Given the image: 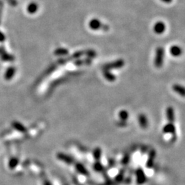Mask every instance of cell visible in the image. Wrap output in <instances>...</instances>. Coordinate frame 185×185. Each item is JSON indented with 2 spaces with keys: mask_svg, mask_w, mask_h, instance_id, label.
Instances as JSON below:
<instances>
[{
  "mask_svg": "<svg viewBox=\"0 0 185 185\" xmlns=\"http://www.w3.org/2000/svg\"><path fill=\"white\" fill-rule=\"evenodd\" d=\"M124 64H125V62H124L123 60L119 59L115 60L114 62H111L104 65L102 69H103V70H109V71L110 69H120L123 67Z\"/></svg>",
  "mask_w": 185,
  "mask_h": 185,
  "instance_id": "3",
  "label": "cell"
},
{
  "mask_svg": "<svg viewBox=\"0 0 185 185\" xmlns=\"http://www.w3.org/2000/svg\"><path fill=\"white\" fill-rule=\"evenodd\" d=\"M156 156V151L154 150H151L150 151V154H149V158L147 161V163H146V166L150 168L153 166L154 165V158H155Z\"/></svg>",
  "mask_w": 185,
  "mask_h": 185,
  "instance_id": "13",
  "label": "cell"
},
{
  "mask_svg": "<svg viewBox=\"0 0 185 185\" xmlns=\"http://www.w3.org/2000/svg\"><path fill=\"white\" fill-rule=\"evenodd\" d=\"M166 30V25L162 21L156 22L154 26V31L157 34H162Z\"/></svg>",
  "mask_w": 185,
  "mask_h": 185,
  "instance_id": "4",
  "label": "cell"
},
{
  "mask_svg": "<svg viewBox=\"0 0 185 185\" xmlns=\"http://www.w3.org/2000/svg\"><path fill=\"white\" fill-rule=\"evenodd\" d=\"M161 1L164 3H166V4H170V3L172 2L173 0H161Z\"/></svg>",
  "mask_w": 185,
  "mask_h": 185,
  "instance_id": "24",
  "label": "cell"
},
{
  "mask_svg": "<svg viewBox=\"0 0 185 185\" xmlns=\"http://www.w3.org/2000/svg\"><path fill=\"white\" fill-rule=\"evenodd\" d=\"M139 123L142 128L145 129L148 126V118L144 114H141L139 116Z\"/></svg>",
  "mask_w": 185,
  "mask_h": 185,
  "instance_id": "10",
  "label": "cell"
},
{
  "mask_svg": "<svg viewBox=\"0 0 185 185\" xmlns=\"http://www.w3.org/2000/svg\"><path fill=\"white\" fill-rule=\"evenodd\" d=\"M57 158L60 160V161L64 162L65 163L69 165L72 164L73 162V159L71 158V156L61 152H60L57 154Z\"/></svg>",
  "mask_w": 185,
  "mask_h": 185,
  "instance_id": "5",
  "label": "cell"
},
{
  "mask_svg": "<svg viewBox=\"0 0 185 185\" xmlns=\"http://www.w3.org/2000/svg\"><path fill=\"white\" fill-rule=\"evenodd\" d=\"M85 56H87L89 59H92L97 56V53L93 49H87V50H85Z\"/></svg>",
  "mask_w": 185,
  "mask_h": 185,
  "instance_id": "19",
  "label": "cell"
},
{
  "mask_svg": "<svg viewBox=\"0 0 185 185\" xmlns=\"http://www.w3.org/2000/svg\"><path fill=\"white\" fill-rule=\"evenodd\" d=\"M19 164V160L16 158H12L10 160L9 163H8V166H9L10 169H13L17 166Z\"/></svg>",
  "mask_w": 185,
  "mask_h": 185,
  "instance_id": "17",
  "label": "cell"
},
{
  "mask_svg": "<svg viewBox=\"0 0 185 185\" xmlns=\"http://www.w3.org/2000/svg\"><path fill=\"white\" fill-rule=\"evenodd\" d=\"M13 126H14V128H15L16 130H17L18 131L21 132H26V130H27L26 128H25V127L23 125H22V124L19 123H17V122L14 123Z\"/></svg>",
  "mask_w": 185,
  "mask_h": 185,
  "instance_id": "20",
  "label": "cell"
},
{
  "mask_svg": "<svg viewBox=\"0 0 185 185\" xmlns=\"http://www.w3.org/2000/svg\"><path fill=\"white\" fill-rule=\"evenodd\" d=\"M37 8H38L37 5L36 4H34V3H32V4H31L30 5L28 9H29V11H30V12L34 13V12H36V11L37 10Z\"/></svg>",
  "mask_w": 185,
  "mask_h": 185,
  "instance_id": "22",
  "label": "cell"
},
{
  "mask_svg": "<svg viewBox=\"0 0 185 185\" xmlns=\"http://www.w3.org/2000/svg\"><path fill=\"white\" fill-rule=\"evenodd\" d=\"M166 117L167 120L169 121L170 123H173L175 121V114H174V110H173L172 106L167 107L166 110Z\"/></svg>",
  "mask_w": 185,
  "mask_h": 185,
  "instance_id": "8",
  "label": "cell"
},
{
  "mask_svg": "<svg viewBox=\"0 0 185 185\" xmlns=\"http://www.w3.org/2000/svg\"><path fill=\"white\" fill-rule=\"evenodd\" d=\"M92 62V60L89 58L85 59H77L74 62V65L76 66H82V65H89Z\"/></svg>",
  "mask_w": 185,
  "mask_h": 185,
  "instance_id": "12",
  "label": "cell"
},
{
  "mask_svg": "<svg viewBox=\"0 0 185 185\" xmlns=\"http://www.w3.org/2000/svg\"><path fill=\"white\" fill-rule=\"evenodd\" d=\"M94 169H95L96 172H101L103 169V165L100 164V162H98L94 165Z\"/></svg>",
  "mask_w": 185,
  "mask_h": 185,
  "instance_id": "23",
  "label": "cell"
},
{
  "mask_svg": "<svg viewBox=\"0 0 185 185\" xmlns=\"http://www.w3.org/2000/svg\"><path fill=\"white\" fill-rule=\"evenodd\" d=\"M137 182L139 184H142L143 183H145L146 181V176L144 172L142 169L139 168V169H137Z\"/></svg>",
  "mask_w": 185,
  "mask_h": 185,
  "instance_id": "6",
  "label": "cell"
},
{
  "mask_svg": "<svg viewBox=\"0 0 185 185\" xmlns=\"http://www.w3.org/2000/svg\"><path fill=\"white\" fill-rule=\"evenodd\" d=\"M54 54L56 55V56H67V55L69 54V50L66 48H57L56 50L54 51Z\"/></svg>",
  "mask_w": 185,
  "mask_h": 185,
  "instance_id": "15",
  "label": "cell"
},
{
  "mask_svg": "<svg viewBox=\"0 0 185 185\" xmlns=\"http://www.w3.org/2000/svg\"><path fill=\"white\" fill-rule=\"evenodd\" d=\"M76 169H77V170H78V172H80L83 175H86V176L89 175V172H88L87 169L85 168V167L83 165L78 163V164H76Z\"/></svg>",
  "mask_w": 185,
  "mask_h": 185,
  "instance_id": "16",
  "label": "cell"
},
{
  "mask_svg": "<svg viewBox=\"0 0 185 185\" xmlns=\"http://www.w3.org/2000/svg\"><path fill=\"white\" fill-rule=\"evenodd\" d=\"M165 49L162 47H158L156 50V56L154 60V65L157 68L162 67L164 62Z\"/></svg>",
  "mask_w": 185,
  "mask_h": 185,
  "instance_id": "1",
  "label": "cell"
},
{
  "mask_svg": "<svg viewBox=\"0 0 185 185\" xmlns=\"http://www.w3.org/2000/svg\"><path fill=\"white\" fill-rule=\"evenodd\" d=\"M93 155H94V157H95V158L96 161H99V159H100V157L101 156V150L100 148H96L95 151H94L93 152Z\"/></svg>",
  "mask_w": 185,
  "mask_h": 185,
  "instance_id": "21",
  "label": "cell"
},
{
  "mask_svg": "<svg viewBox=\"0 0 185 185\" xmlns=\"http://www.w3.org/2000/svg\"><path fill=\"white\" fill-rule=\"evenodd\" d=\"M172 89L176 93H177L182 97L184 96V88L178 84H173L172 86Z\"/></svg>",
  "mask_w": 185,
  "mask_h": 185,
  "instance_id": "14",
  "label": "cell"
},
{
  "mask_svg": "<svg viewBox=\"0 0 185 185\" xmlns=\"http://www.w3.org/2000/svg\"><path fill=\"white\" fill-rule=\"evenodd\" d=\"M103 75L105 79H106L108 81L112 82H115L116 80V76L112 73L110 72L109 70H103Z\"/></svg>",
  "mask_w": 185,
  "mask_h": 185,
  "instance_id": "11",
  "label": "cell"
},
{
  "mask_svg": "<svg viewBox=\"0 0 185 185\" xmlns=\"http://www.w3.org/2000/svg\"><path fill=\"white\" fill-rule=\"evenodd\" d=\"M119 118L121 119V120L126 121L127 119H128V118L129 117V114L127 110H121L119 113Z\"/></svg>",
  "mask_w": 185,
  "mask_h": 185,
  "instance_id": "18",
  "label": "cell"
},
{
  "mask_svg": "<svg viewBox=\"0 0 185 185\" xmlns=\"http://www.w3.org/2000/svg\"><path fill=\"white\" fill-rule=\"evenodd\" d=\"M44 185H52V184L49 183V181H45V183H44Z\"/></svg>",
  "mask_w": 185,
  "mask_h": 185,
  "instance_id": "25",
  "label": "cell"
},
{
  "mask_svg": "<svg viewBox=\"0 0 185 185\" xmlns=\"http://www.w3.org/2000/svg\"><path fill=\"white\" fill-rule=\"evenodd\" d=\"M89 27L93 30H101L104 31H108L109 30V26L107 25L102 23L98 19H93L89 21Z\"/></svg>",
  "mask_w": 185,
  "mask_h": 185,
  "instance_id": "2",
  "label": "cell"
},
{
  "mask_svg": "<svg viewBox=\"0 0 185 185\" xmlns=\"http://www.w3.org/2000/svg\"><path fill=\"white\" fill-rule=\"evenodd\" d=\"M162 132L167 134H175L176 133V127L172 123L166 124L162 129Z\"/></svg>",
  "mask_w": 185,
  "mask_h": 185,
  "instance_id": "9",
  "label": "cell"
},
{
  "mask_svg": "<svg viewBox=\"0 0 185 185\" xmlns=\"http://www.w3.org/2000/svg\"><path fill=\"white\" fill-rule=\"evenodd\" d=\"M170 53L173 56L178 57L183 54V49L178 45H173L170 48Z\"/></svg>",
  "mask_w": 185,
  "mask_h": 185,
  "instance_id": "7",
  "label": "cell"
}]
</instances>
